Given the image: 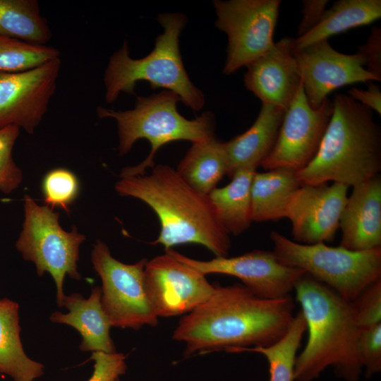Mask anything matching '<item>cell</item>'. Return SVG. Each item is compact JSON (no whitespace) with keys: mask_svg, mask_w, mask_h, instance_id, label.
I'll return each instance as SVG.
<instances>
[{"mask_svg":"<svg viewBox=\"0 0 381 381\" xmlns=\"http://www.w3.org/2000/svg\"><path fill=\"white\" fill-rule=\"evenodd\" d=\"M294 308L290 295L267 299L243 284L217 286L206 301L181 318L173 339L186 344L185 356L270 346L289 329Z\"/></svg>","mask_w":381,"mask_h":381,"instance_id":"obj_1","label":"cell"},{"mask_svg":"<svg viewBox=\"0 0 381 381\" xmlns=\"http://www.w3.org/2000/svg\"><path fill=\"white\" fill-rule=\"evenodd\" d=\"M121 196L138 198L153 210L160 222L158 238L151 243L166 250L197 243L215 257H228L229 234L220 222L209 195L187 183L176 169L165 164L150 174L121 178L115 185Z\"/></svg>","mask_w":381,"mask_h":381,"instance_id":"obj_2","label":"cell"},{"mask_svg":"<svg viewBox=\"0 0 381 381\" xmlns=\"http://www.w3.org/2000/svg\"><path fill=\"white\" fill-rule=\"evenodd\" d=\"M294 289L308 332L296 358L294 381H313L328 367L339 378L358 381L363 370L356 350L361 329L351 303L306 273Z\"/></svg>","mask_w":381,"mask_h":381,"instance_id":"obj_3","label":"cell"},{"mask_svg":"<svg viewBox=\"0 0 381 381\" xmlns=\"http://www.w3.org/2000/svg\"><path fill=\"white\" fill-rule=\"evenodd\" d=\"M333 112L311 162L296 172L302 185L329 181L356 186L381 171V130L373 111L348 95L336 94Z\"/></svg>","mask_w":381,"mask_h":381,"instance_id":"obj_4","label":"cell"},{"mask_svg":"<svg viewBox=\"0 0 381 381\" xmlns=\"http://www.w3.org/2000/svg\"><path fill=\"white\" fill-rule=\"evenodd\" d=\"M157 20L164 32L156 37L150 54L133 59L124 41L111 56L104 74L105 100L112 103L121 92L134 95L136 83L145 80L153 89L164 88L175 93L193 111H200L205 104L204 95L190 80L179 49L186 17L182 13H161Z\"/></svg>","mask_w":381,"mask_h":381,"instance_id":"obj_5","label":"cell"},{"mask_svg":"<svg viewBox=\"0 0 381 381\" xmlns=\"http://www.w3.org/2000/svg\"><path fill=\"white\" fill-rule=\"evenodd\" d=\"M179 97L164 90L147 97L138 96L135 107L126 111H114L97 107L99 119L112 118L118 126L119 152L123 155L139 139H146L151 145L150 152L140 164L124 167L121 177L145 174L147 168L154 167V157L164 145L177 140L192 143L214 137L215 119L210 111L194 119H187L177 110Z\"/></svg>","mask_w":381,"mask_h":381,"instance_id":"obj_6","label":"cell"},{"mask_svg":"<svg viewBox=\"0 0 381 381\" xmlns=\"http://www.w3.org/2000/svg\"><path fill=\"white\" fill-rule=\"evenodd\" d=\"M270 238L281 262L303 270L347 301L381 278V248L354 251L325 243L302 244L277 231Z\"/></svg>","mask_w":381,"mask_h":381,"instance_id":"obj_7","label":"cell"},{"mask_svg":"<svg viewBox=\"0 0 381 381\" xmlns=\"http://www.w3.org/2000/svg\"><path fill=\"white\" fill-rule=\"evenodd\" d=\"M25 220L16 247L26 260L35 263L39 276L49 272L56 286V301L61 307L65 296L63 284L66 275L80 280L77 270L79 246L85 236L75 226L67 232L60 226L59 214L48 206L38 205L29 195L24 197Z\"/></svg>","mask_w":381,"mask_h":381,"instance_id":"obj_8","label":"cell"},{"mask_svg":"<svg viewBox=\"0 0 381 381\" xmlns=\"http://www.w3.org/2000/svg\"><path fill=\"white\" fill-rule=\"evenodd\" d=\"M91 259L102 280V305L111 326L134 329L145 325L155 327L158 317L144 285L147 260L123 263L113 258L107 246L99 240L94 245Z\"/></svg>","mask_w":381,"mask_h":381,"instance_id":"obj_9","label":"cell"},{"mask_svg":"<svg viewBox=\"0 0 381 381\" xmlns=\"http://www.w3.org/2000/svg\"><path fill=\"white\" fill-rule=\"evenodd\" d=\"M280 0H215V26L228 37L223 73L230 75L274 44Z\"/></svg>","mask_w":381,"mask_h":381,"instance_id":"obj_10","label":"cell"},{"mask_svg":"<svg viewBox=\"0 0 381 381\" xmlns=\"http://www.w3.org/2000/svg\"><path fill=\"white\" fill-rule=\"evenodd\" d=\"M333 112L328 98L317 109L306 97L302 84L284 112L274 146L261 164L265 170L298 172L315 156Z\"/></svg>","mask_w":381,"mask_h":381,"instance_id":"obj_11","label":"cell"},{"mask_svg":"<svg viewBox=\"0 0 381 381\" xmlns=\"http://www.w3.org/2000/svg\"><path fill=\"white\" fill-rule=\"evenodd\" d=\"M165 251L205 275L222 274L235 277L254 294L267 299L289 296L296 282L306 273L283 264L273 251L269 250H254L238 256L215 257L206 261L190 258L172 248Z\"/></svg>","mask_w":381,"mask_h":381,"instance_id":"obj_12","label":"cell"},{"mask_svg":"<svg viewBox=\"0 0 381 381\" xmlns=\"http://www.w3.org/2000/svg\"><path fill=\"white\" fill-rule=\"evenodd\" d=\"M144 285L157 317L188 313L206 301L215 288L204 274L167 252L147 261Z\"/></svg>","mask_w":381,"mask_h":381,"instance_id":"obj_13","label":"cell"},{"mask_svg":"<svg viewBox=\"0 0 381 381\" xmlns=\"http://www.w3.org/2000/svg\"><path fill=\"white\" fill-rule=\"evenodd\" d=\"M61 66L58 58L28 71L0 74V130L15 126L34 133L54 95Z\"/></svg>","mask_w":381,"mask_h":381,"instance_id":"obj_14","label":"cell"},{"mask_svg":"<svg viewBox=\"0 0 381 381\" xmlns=\"http://www.w3.org/2000/svg\"><path fill=\"white\" fill-rule=\"evenodd\" d=\"M304 93L310 106L317 109L332 91L357 83L380 81L364 68L358 52L346 54L324 40L293 53Z\"/></svg>","mask_w":381,"mask_h":381,"instance_id":"obj_15","label":"cell"},{"mask_svg":"<svg viewBox=\"0 0 381 381\" xmlns=\"http://www.w3.org/2000/svg\"><path fill=\"white\" fill-rule=\"evenodd\" d=\"M348 186L301 185L291 195L285 210L291 221L295 242L315 244L332 241L339 227V220L347 200Z\"/></svg>","mask_w":381,"mask_h":381,"instance_id":"obj_16","label":"cell"},{"mask_svg":"<svg viewBox=\"0 0 381 381\" xmlns=\"http://www.w3.org/2000/svg\"><path fill=\"white\" fill-rule=\"evenodd\" d=\"M292 37H286L248 64L244 85L262 102L284 110L301 85L291 50Z\"/></svg>","mask_w":381,"mask_h":381,"instance_id":"obj_17","label":"cell"},{"mask_svg":"<svg viewBox=\"0 0 381 381\" xmlns=\"http://www.w3.org/2000/svg\"><path fill=\"white\" fill-rule=\"evenodd\" d=\"M340 246L354 251L381 248V176L353 186L339 220Z\"/></svg>","mask_w":381,"mask_h":381,"instance_id":"obj_18","label":"cell"},{"mask_svg":"<svg viewBox=\"0 0 381 381\" xmlns=\"http://www.w3.org/2000/svg\"><path fill=\"white\" fill-rule=\"evenodd\" d=\"M102 289L93 287L88 298L74 293L64 296L61 307L68 313H53L50 320L75 328L81 335L80 349L83 351L115 353L116 348L110 336L112 327L102 305Z\"/></svg>","mask_w":381,"mask_h":381,"instance_id":"obj_19","label":"cell"},{"mask_svg":"<svg viewBox=\"0 0 381 381\" xmlns=\"http://www.w3.org/2000/svg\"><path fill=\"white\" fill-rule=\"evenodd\" d=\"M284 112L281 107L262 104L250 128L224 143L229 176L240 169L261 166L274 146Z\"/></svg>","mask_w":381,"mask_h":381,"instance_id":"obj_20","label":"cell"},{"mask_svg":"<svg viewBox=\"0 0 381 381\" xmlns=\"http://www.w3.org/2000/svg\"><path fill=\"white\" fill-rule=\"evenodd\" d=\"M381 17L380 0H339L327 8L318 24L292 39V53L352 28L369 25Z\"/></svg>","mask_w":381,"mask_h":381,"instance_id":"obj_21","label":"cell"},{"mask_svg":"<svg viewBox=\"0 0 381 381\" xmlns=\"http://www.w3.org/2000/svg\"><path fill=\"white\" fill-rule=\"evenodd\" d=\"M19 305L0 299V373L13 381H34L44 374L43 364L30 359L20 340Z\"/></svg>","mask_w":381,"mask_h":381,"instance_id":"obj_22","label":"cell"},{"mask_svg":"<svg viewBox=\"0 0 381 381\" xmlns=\"http://www.w3.org/2000/svg\"><path fill=\"white\" fill-rule=\"evenodd\" d=\"M302 184L296 172L284 169L255 171L251 186L253 222L276 221L285 217L293 193Z\"/></svg>","mask_w":381,"mask_h":381,"instance_id":"obj_23","label":"cell"},{"mask_svg":"<svg viewBox=\"0 0 381 381\" xmlns=\"http://www.w3.org/2000/svg\"><path fill=\"white\" fill-rule=\"evenodd\" d=\"M255 171L253 169L238 170L230 183L216 187L208 194L220 222L229 234H242L253 222L251 186Z\"/></svg>","mask_w":381,"mask_h":381,"instance_id":"obj_24","label":"cell"},{"mask_svg":"<svg viewBox=\"0 0 381 381\" xmlns=\"http://www.w3.org/2000/svg\"><path fill=\"white\" fill-rule=\"evenodd\" d=\"M176 170L190 186L208 195L228 172L224 143L214 136L192 143Z\"/></svg>","mask_w":381,"mask_h":381,"instance_id":"obj_25","label":"cell"},{"mask_svg":"<svg viewBox=\"0 0 381 381\" xmlns=\"http://www.w3.org/2000/svg\"><path fill=\"white\" fill-rule=\"evenodd\" d=\"M0 35L35 45L52 37L37 0H0Z\"/></svg>","mask_w":381,"mask_h":381,"instance_id":"obj_26","label":"cell"},{"mask_svg":"<svg viewBox=\"0 0 381 381\" xmlns=\"http://www.w3.org/2000/svg\"><path fill=\"white\" fill-rule=\"evenodd\" d=\"M306 331V320L299 310L286 334L277 341L267 346L244 349L240 352H255L263 355L269 364V381H294L296 353Z\"/></svg>","mask_w":381,"mask_h":381,"instance_id":"obj_27","label":"cell"},{"mask_svg":"<svg viewBox=\"0 0 381 381\" xmlns=\"http://www.w3.org/2000/svg\"><path fill=\"white\" fill-rule=\"evenodd\" d=\"M60 55L52 47L30 44L0 35V74L28 71L60 58Z\"/></svg>","mask_w":381,"mask_h":381,"instance_id":"obj_28","label":"cell"},{"mask_svg":"<svg viewBox=\"0 0 381 381\" xmlns=\"http://www.w3.org/2000/svg\"><path fill=\"white\" fill-rule=\"evenodd\" d=\"M42 189L47 206L52 210L60 207L68 213L69 206L78 196L79 182L69 170L58 168L45 175Z\"/></svg>","mask_w":381,"mask_h":381,"instance_id":"obj_29","label":"cell"},{"mask_svg":"<svg viewBox=\"0 0 381 381\" xmlns=\"http://www.w3.org/2000/svg\"><path fill=\"white\" fill-rule=\"evenodd\" d=\"M20 128L9 126L0 130V190L9 193L22 181V172L16 164L12 150Z\"/></svg>","mask_w":381,"mask_h":381,"instance_id":"obj_30","label":"cell"},{"mask_svg":"<svg viewBox=\"0 0 381 381\" xmlns=\"http://www.w3.org/2000/svg\"><path fill=\"white\" fill-rule=\"evenodd\" d=\"M351 303L360 329L381 323V278L368 286Z\"/></svg>","mask_w":381,"mask_h":381,"instance_id":"obj_31","label":"cell"},{"mask_svg":"<svg viewBox=\"0 0 381 381\" xmlns=\"http://www.w3.org/2000/svg\"><path fill=\"white\" fill-rule=\"evenodd\" d=\"M356 350L366 378L381 371V323L360 330Z\"/></svg>","mask_w":381,"mask_h":381,"instance_id":"obj_32","label":"cell"},{"mask_svg":"<svg viewBox=\"0 0 381 381\" xmlns=\"http://www.w3.org/2000/svg\"><path fill=\"white\" fill-rule=\"evenodd\" d=\"M94 370L88 381H116L126 370V356L120 353L92 352Z\"/></svg>","mask_w":381,"mask_h":381,"instance_id":"obj_33","label":"cell"},{"mask_svg":"<svg viewBox=\"0 0 381 381\" xmlns=\"http://www.w3.org/2000/svg\"><path fill=\"white\" fill-rule=\"evenodd\" d=\"M363 59L364 68L381 80V28L371 29L366 42L358 48Z\"/></svg>","mask_w":381,"mask_h":381,"instance_id":"obj_34","label":"cell"},{"mask_svg":"<svg viewBox=\"0 0 381 381\" xmlns=\"http://www.w3.org/2000/svg\"><path fill=\"white\" fill-rule=\"evenodd\" d=\"M329 1H302V18L298 27V37L302 36L315 28L322 18Z\"/></svg>","mask_w":381,"mask_h":381,"instance_id":"obj_35","label":"cell"},{"mask_svg":"<svg viewBox=\"0 0 381 381\" xmlns=\"http://www.w3.org/2000/svg\"><path fill=\"white\" fill-rule=\"evenodd\" d=\"M368 89L362 90L352 87L348 90V95L357 102L381 114V91L380 86L373 81L367 83Z\"/></svg>","mask_w":381,"mask_h":381,"instance_id":"obj_36","label":"cell"},{"mask_svg":"<svg viewBox=\"0 0 381 381\" xmlns=\"http://www.w3.org/2000/svg\"><path fill=\"white\" fill-rule=\"evenodd\" d=\"M116 381H119V380H116Z\"/></svg>","mask_w":381,"mask_h":381,"instance_id":"obj_37","label":"cell"},{"mask_svg":"<svg viewBox=\"0 0 381 381\" xmlns=\"http://www.w3.org/2000/svg\"><path fill=\"white\" fill-rule=\"evenodd\" d=\"M0 375H1V373H0Z\"/></svg>","mask_w":381,"mask_h":381,"instance_id":"obj_38","label":"cell"}]
</instances>
